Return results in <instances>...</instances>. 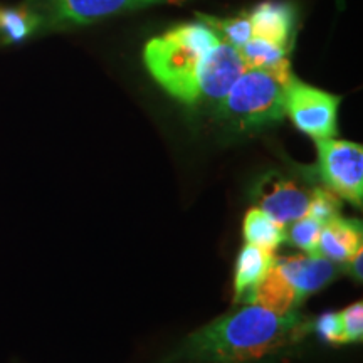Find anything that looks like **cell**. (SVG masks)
Segmentation results:
<instances>
[{
    "mask_svg": "<svg viewBox=\"0 0 363 363\" xmlns=\"http://www.w3.org/2000/svg\"><path fill=\"white\" fill-rule=\"evenodd\" d=\"M363 249L362 222L357 219H343L342 216L323 224L320 240H318V254L326 257L335 264H348L357 251Z\"/></svg>",
    "mask_w": 363,
    "mask_h": 363,
    "instance_id": "cell-12",
    "label": "cell"
},
{
    "mask_svg": "<svg viewBox=\"0 0 363 363\" xmlns=\"http://www.w3.org/2000/svg\"><path fill=\"white\" fill-rule=\"evenodd\" d=\"M313 189L303 187L296 180L271 172L257 182L252 190L256 206L279 224L288 225L301 219L310 208Z\"/></svg>",
    "mask_w": 363,
    "mask_h": 363,
    "instance_id": "cell-7",
    "label": "cell"
},
{
    "mask_svg": "<svg viewBox=\"0 0 363 363\" xmlns=\"http://www.w3.org/2000/svg\"><path fill=\"white\" fill-rule=\"evenodd\" d=\"M238 51L246 65V69L269 71L284 79H291L294 76L289 61L291 49L261 38H251Z\"/></svg>",
    "mask_w": 363,
    "mask_h": 363,
    "instance_id": "cell-13",
    "label": "cell"
},
{
    "mask_svg": "<svg viewBox=\"0 0 363 363\" xmlns=\"http://www.w3.org/2000/svg\"><path fill=\"white\" fill-rule=\"evenodd\" d=\"M246 71L242 57L234 45L220 39L211 56L201 79V98L199 103L211 101L217 104L229 93L233 84Z\"/></svg>",
    "mask_w": 363,
    "mask_h": 363,
    "instance_id": "cell-8",
    "label": "cell"
},
{
    "mask_svg": "<svg viewBox=\"0 0 363 363\" xmlns=\"http://www.w3.org/2000/svg\"><path fill=\"white\" fill-rule=\"evenodd\" d=\"M318 175L325 187L342 201L362 208L363 203V147L348 140H315Z\"/></svg>",
    "mask_w": 363,
    "mask_h": 363,
    "instance_id": "cell-5",
    "label": "cell"
},
{
    "mask_svg": "<svg viewBox=\"0 0 363 363\" xmlns=\"http://www.w3.org/2000/svg\"><path fill=\"white\" fill-rule=\"evenodd\" d=\"M252 38H261L291 49L296 29V9L283 0H264L246 12Z\"/></svg>",
    "mask_w": 363,
    "mask_h": 363,
    "instance_id": "cell-10",
    "label": "cell"
},
{
    "mask_svg": "<svg viewBox=\"0 0 363 363\" xmlns=\"http://www.w3.org/2000/svg\"><path fill=\"white\" fill-rule=\"evenodd\" d=\"M340 208H342V199L337 194H333L326 187H315L306 216L315 217L321 224H326L333 217L340 216Z\"/></svg>",
    "mask_w": 363,
    "mask_h": 363,
    "instance_id": "cell-19",
    "label": "cell"
},
{
    "mask_svg": "<svg viewBox=\"0 0 363 363\" xmlns=\"http://www.w3.org/2000/svg\"><path fill=\"white\" fill-rule=\"evenodd\" d=\"M278 269L293 286L299 301H305L310 294L323 289L337 276V266L320 254H298L281 257L276 261Z\"/></svg>",
    "mask_w": 363,
    "mask_h": 363,
    "instance_id": "cell-9",
    "label": "cell"
},
{
    "mask_svg": "<svg viewBox=\"0 0 363 363\" xmlns=\"http://www.w3.org/2000/svg\"><path fill=\"white\" fill-rule=\"evenodd\" d=\"M321 229H323V224L320 220H316L315 217L305 216L291 222V227H289V230H286V234H288V240L294 247H299L306 254H318V240H320Z\"/></svg>",
    "mask_w": 363,
    "mask_h": 363,
    "instance_id": "cell-18",
    "label": "cell"
},
{
    "mask_svg": "<svg viewBox=\"0 0 363 363\" xmlns=\"http://www.w3.org/2000/svg\"><path fill=\"white\" fill-rule=\"evenodd\" d=\"M278 257L274 251L244 242L234 266V303L251 305L257 286L266 278Z\"/></svg>",
    "mask_w": 363,
    "mask_h": 363,
    "instance_id": "cell-11",
    "label": "cell"
},
{
    "mask_svg": "<svg viewBox=\"0 0 363 363\" xmlns=\"http://www.w3.org/2000/svg\"><path fill=\"white\" fill-rule=\"evenodd\" d=\"M197 19L207 24L211 29H214L222 39L234 45L235 49L242 48L252 38V29L246 12L239 17H230V19H222V17L197 12Z\"/></svg>",
    "mask_w": 363,
    "mask_h": 363,
    "instance_id": "cell-17",
    "label": "cell"
},
{
    "mask_svg": "<svg viewBox=\"0 0 363 363\" xmlns=\"http://www.w3.org/2000/svg\"><path fill=\"white\" fill-rule=\"evenodd\" d=\"M343 321L345 340L348 343H360L363 340V303L357 301L340 311Z\"/></svg>",
    "mask_w": 363,
    "mask_h": 363,
    "instance_id": "cell-21",
    "label": "cell"
},
{
    "mask_svg": "<svg viewBox=\"0 0 363 363\" xmlns=\"http://www.w3.org/2000/svg\"><path fill=\"white\" fill-rule=\"evenodd\" d=\"M187 0H24L38 13L40 34L78 29L106 17L155 6H182Z\"/></svg>",
    "mask_w": 363,
    "mask_h": 363,
    "instance_id": "cell-4",
    "label": "cell"
},
{
    "mask_svg": "<svg viewBox=\"0 0 363 363\" xmlns=\"http://www.w3.org/2000/svg\"><path fill=\"white\" fill-rule=\"evenodd\" d=\"M348 264H350V272H352L353 279L358 281V283H362V278H363V271H362L363 249H360V251H357V254L352 257Z\"/></svg>",
    "mask_w": 363,
    "mask_h": 363,
    "instance_id": "cell-22",
    "label": "cell"
},
{
    "mask_svg": "<svg viewBox=\"0 0 363 363\" xmlns=\"http://www.w3.org/2000/svg\"><path fill=\"white\" fill-rule=\"evenodd\" d=\"M242 235L246 244L274 252L288 240L286 225L276 222L259 207H252L246 212L242 222Z\"/></svg>",
    "mask_w": 363,
    "mask_h": 363,
    "instance_id": "cell-15",
    "label": "cell"
},
{
    "mask_svg": "<svg viewBox=\"0 0 363 363\" xmlns=\"http://www.w3.org/2000/svg\"><path fill=\"white\" fill-rule=\"evenodd\" d=\"M220 39L202 21L179 24L145 44V67L172 98L194 106L201 98L208 56Z\"/></svg>",
    "mask_w": 363,
    "mask_h": 363,
    "instance_id": "cell-2",
    "label": "cell"
},
{
    "mask_svg": "<svg viewBox=\"0 0 363 363\" xmlns=\"http://www.w3.org/2000/svg\"><path fill=\"white\" fill-rule=\"evenodd\" d=\"M315 331L323 342L331 345H347L345 340L343 321L340 311H326L320 315L315 321Z\"/></svg>",
    "mask_w": 363,
    "mask_h": 363,
    "instance_id": "cell-20",
    "label": "cell"
},
{
    "mask_svg": "<svg viewBox=\"0 0 363 363\" xmlns=\"http://www.w3.org/2000/svg\"><path fill=\"white\" fill-rule=\"evenodd\" d=\"M35 34H40V21L24 2L17 7H0V44H21Z\"/></svg>",
    "mask_w": 363,
    "mask_h": 363,
    "instance_id": "cell-16",
    "label": "cell"
},
{
    "mask_svg": "<svg viewBox=\"0 0 363 363\" xmlns=\"http://www.w3.org/2000/svg\"><path fill=\"white\" fill-rule=\"evenodd\" d=\"M291 79L269 71L246 69L216 104L217 113L235 130L242 131L278 125L286 116V86Z\"/></svg>",
    "mask_w": 363,
    "mask_h": 363,
    "instance_id": "cell-3",
    "label": "cell"
},
{
    "mask_svg": "<svg viewBox=\"0 0 363 363\" xmlns=\"http://www.w3.org/2000/svg\"><path fill=\"white\" fill-rule=\"evenodd\" d=\"M299 303L301 301L298 299L293 286L288 283L283 272L274 264L266 274V278L261 281V284L257 286L251 305H259L272 313H278V315H288L294 311Z\"/></svg>",
    "mask_w": 363,
    "mask_h": 363,
    "instance_id": "cell-14",
    "label": "cell"
},
{
    "mask_svg": "<svg viewBox=\"0 0 363 363\" xmlns=\"http://www.w3.org/2000/svg\"><path fill=\"white\" fill-rule=\"evenodd\" d=\"M340 103L342 96L303 83L296 76L286 86V115L299 131L313 140L338 135Z\"/></svg>",
    "mask_w": 363,
    "mask_h": 363,
    "instance_id": "cell-6",
    "label": "cell"
},
{
    "mask_svg": "<svg viewBox=\"0 0 363 363\" xmlns=\"http://www.w3.org/2000/svg\"><path fill=\"white\" fill-rule=\"evenodd\" d=\"M308 331L296 311L278 315L246 305L190 333L165 363H259L303 342Z\"/></svg>",
    "mask_w": 363,
    "mask_h": 363,
    "instance_id": "cell-1",
    "label": "cell"
}]
</instances>
